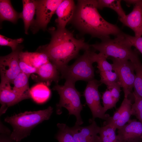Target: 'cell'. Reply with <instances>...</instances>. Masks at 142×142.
Listing matches in <instances>:
<instances>
[{"instance_id": "6da1fadb", "label": "cell", "mask_w": 142, "mask_h": 142, "mask_svg": "<svg viewBox=\"0 0 142 142\" xmlns=\"http://www.w3.org/2000/svg\"><path fill=\"white\" fill-rule=\"evenodd\" d=\"M97 0H79L69 22L81 34H88L101 40L116 36L122 32L116 25L108 22L100 14Z\"/></svg>"}, {"instance_id": "7a4b0ae2", "label": "cell", "mask_w": 142, "mask_h": 142, "mask_svg": "<svg viewBox=\"0 0 142 142\" xmlns=\"http://www.w3.org/2000/svg\"><path fill=\"white\" fill-rule=\"evenodd\" d=\"M49 31L51 35L49 43L39 46L37 52L46 54L59 72L69 61L77 57L80 50L91 48L84 38H75L73 33L65 28L55 30L52 27Z\"/></svg>"}, {"instance_id": "3957f363", "label": "cell", "mask_w": 142, "mask_h": 142, "mask_svg": "<svg viewBox=\"0 0 142 142\" xmlns=\"http://www.w3.org/2000/svg\"><path fill=\"white\" fill-rule=\"evenodd\" d=\"M53 112V108L50 106L44 110L26 111L6 118L5 121L10 124L13 128L11 138L15 141H20L28 136L36 126L49 119Z\"/></svg>"}, {"instance_id": "277c9868", "label": "cell", "mask_w": 142, "mask_h": 142, "mask_svg": "<svg viewBox=\"0 0 142 142\" xmlns=\"http://www.w3.org/2000/svg\"><path fill=\"white\" fill-rule=\"evenodd\" d=\"M75 83L66 80L63 85L56 84L52 89L56 91L60 96L59 102L56 105L57 113L61 114L62 108H65L69 115H73L76 116L75 125H80L83 123L80 114L83 105L80 101L81 94L75 88Z\"/></svg>"}, {"instance_id": "5b68a950", "label": "cell", "mask_w": 142, "mask_h": 142, "mask_svg": "<svg viewBox=\"0 0 142 142\" xmlns=\"http://www.w3.org/2000/svg\"><path fill=\"white\" fill-rule=\"evenodd\" d=\"M122 32L114 39L110 38L102 40L100 43L91 45L95 51H98L108 58H115L129 60L132 62L139 57L137 52L131 48L132 46L128 43Z\"/></svg>"}, {"instance_id": "8992f818", "label": "cell", "mask_w": 142, "mask_h": 142, "mask_svg": "<svg viewBox=\"0 0 142 142\" xmlns=\"http://www.w3.org/2000/svg\"><path fill=\"white\" fill-rule=\"evenodd\" d=\"M92 47L85 50L84 54L72 65L65 66L60 71V79L74 83L82 80L88 82L94 79V63L93 56L95 51Z\"/></svg>"}, {"instance_id": "52a82bcc", "label": "cell", "mask_w": 142, "mask_h": 142, "mask_svg": "<svg viewBox=\"0 0 142 142\" xmlns=\"http://www.w3.org/2000/svg\"><path fill=\"white\" fill-rule=\"evenodd\" d=\"M108 58L113 62V70L118 75L123 89L124 97H128L134 88L135 77L134 63L129 60L111 57Z\"/></svg>"}, {"instance_id": "ba28073f", "label": "cell", "mask_w": 142, "mask_h": 142, "mask_svg": "<svg viewBox=\"0 0 142 142\" xmlns=\"http://www.w3.org/2000/svg\"><path fill=\"white\" fill-rule=\"evenodd\" d=\"M63 0H36V18L31 25L32 31L33 33H35L40 29L43 31L46 30L52 16Z\"/></svg>"}, {"instance_id": "9c48e42d", "label": "cell", "mask_w": 142, "mask_h": 142, "mask_svg": "<svg viewBox=\"0 0 142 142\" xmlns=\"http://www.w3.org/2000/svg\"><path fill=\"white\" fill-rule=\"evenodd\" d=\"M101 84L100 81L94 79L88 82L84 92L86 103L92 113V118L91 120H94L95 118H99L106 120L110 116L105 114L100 103L101 95L98 89Z\"/></svg>"}, {"instance_id": "30bf717a", "label": "cell", "mask_w": 142, "mask_h": 142, "mask_svg": "<svg viewBox=\"0 0 142 142\" xmlns=\"http://www.w3.org/2000/svg\"><path fill=\"white\" fill-rule=\"evenodd\" d=\"M23 48L22 46H18L16 50L9 54L0 57L1 80L13 83L14 79L21 72L19 65V57Z\"/></svg>"}, {"instance_id": "8fae6325", "label": "cell", "mask_w": 142, "mask_h": 142, "mask_svg": "<svg viewBox=\"0 0 142 142\" xmlns=\"http://www.w3.org/2000/svg\"><path fill=\"white\" fill-rule=\"evenodd\" d=\"M9 82L1 80L0 84V102L2 105L1 115L4 113L8 108L14 105L21 101L30 98L29 91L24 94L14 91Z\"/></svg>"}, {"instance_id": "7c38bea8", "label": "cell", "mask_w": 142, "mask_h": 142, "mask_svg": "<svg viewBox=\"0 0 142 142\" xmlns=\"http://www.w3.org/2000/svg\"><path fill=\"white\" fill-rule=\"evenodd\" d=\"M117 133V142H139L142 139V124L135 119H130L118 129Z\"/></svg>"}, {"instance_id": "4fadbf2b", "label": "cell", "mask_w": 142, "mask_h": 142, "mask_svg": "<svg viewBox=\"0 0 142 142\" xmlns=\"http://www.w3.org/2000/svg\"><path fill=\"white\" fill-rule=\"evenodd\" d=\"M88 126L75 125L69 127L70 130L77 142H100L99 134L100 127L94 120H90Z\"/></svg>"}, {"instance_id": "5bb4252c", "label": "cell", "mask_w": 142, "mask_h": 142, "mask_svg": "<svg viewBox=\"0 0 142 142\" xmlns=\"http://www.w3.org/2000/svg\"><path fill=\"white\" fill-rule=\"evenodd\" d=\"M119 21L124 26L129 27L134 32L135 36H142V0H139L132 11L123 18H119Z\"/></svg>"}, {"instance_id": "9a60e30c", "label": "cell", "mask_w": 142, "mask_h": 142, "mask_svg": "<svg viewBox=\"0 0 142 142\" xmlns=\"http://www.w3.org/2000/svg\"><path fill=\"white\" fill-rule=\"evenodd\" d=\"M76 5L73 0H63L57 8L55 13L57 18L55 20L57 28H65L67 24L72 18Z\"/></svg>"}, {"instance_id": "2e32d148", "label": "cell", "mask_w": 142, "mask_h": 142, "mask_svg": "<svg viewBox=\"0 0 142 142\" xmlns=\"http://www.w3.org/2000/svg\"><path fill=\"white\" fill-rule=\"evenodd\" d=\"M36 73L40 80L48 86L54 82L56 84L60 78V72L56 66L50 61L40 67Z\"/></svg>"}, {"instance_id": "e0dca14e", "label": "cell", "mask_w": 142, "mask_h": 142, "mask_svg": "<svg viewBox=\"0 0 142 142\" xmlns=\"http://www.w3.org/2000/svg\"><path fill=\"white\" fill-rule=\"evenodd\" d=\"M19 60L28 65L37 69L43 65L50 61L46 54L38 52H31L22 51L20 54Z\"/></svg>"}, {"instance_id": "ac0fdd59", "label": "cell", "mask_w": 142, "mask_h": 142, "mask_svg": "<svg viewBox=\"0 0 142 142\" xmlns=\"http://www.w3.org/2000/svg\"><path fill=\"white\" fill-rule=\"evenodd\" d=\"M23 9L20 13L19 18L23 19L25 33L28 34V31L34 21V17L36 10V1L23 0Z\"/></svg>"}, {"instance_id": "d6986e66", "label": "cell", "mask_w": 142, "mask_h": 142, "mask_svg": "<svg viewBox=\"0 0 142 142\" xmlns=\"http://www.w3.org/2000/svg\"><path fill=\"white\" fill-rule=\"evenodd\" d=\"M48 86L42 82L33 86L29 91L30 98L38 103L45 102L50 95V91Z\"/></svg>"}, {"instance_id": "ffe728a7", "label": "cell", "mask_w": 142, "mask_h": 142, "mask_svg": "<svg viewBox=\"0 0 142 142\" xmlns=\"http://www.w3.org/2000/svg\"><path fill=\"white\" fill-rule=\"evenodd\" d=\"M20 14L12 7L10 0H0V22L4 21L16 23L19 18Z\"/></svg>"}, {"instance_id": "44dd1931", "label": "cell", "mask_w": 142, "mask_h": 142, "mask_svg": "<svg viewBox=\"0 0 142 142\" xmlns=\"http://www.w3.org/2000/svg\"><path fill=\"white\" fill-rule=\"evenodd\" d=\"M131 100L128 97H124L120 106L121 109L119 119L112 126L116 130L122 127L130 119L132 115Z\"/></svg>"}, {"instance_id": "7402d4cb", "label": "cell", "mask_w": 142, "mask_h": 142, "mask_svg": "<svg viewBox=\"0 0 142 142\" xmlns=\"http://www.w3.org/2000/svg\"><path fill=\"white\" fill-rule=\"evenodd\" d=\"M29 76L21 72L14 79L13 90L21 94H24L29 91Z\"/></svg>"}, {"instance_id": "603a6c76", "label": "cell", "mask_w": 142, "mask_h": 142, "mask_svg": "<svg viewBox=\"0 0 142 142\" xmlns=\"http://www.w3.org/2000/svg\"><path fill=\"white\" fill-rule=\"evenodd\" d=\"M132 62L135 65L136 73L133 94L142 98V64L139 57Z\"/></svg>"}, {"instance_id": "cb8c5ba5", "label": "cell", "mask_w": 142, "mask_h": 142, "mask_svg": "<svg viewBox=\"0 0 142 142\" xmlns=\"http://www.w3.org/2000/svg\"><path fill=\"white\" fill-rule=\"evenodd\" d=\"M121 1L120 0H97V8L100 10L105 7L110 8L116 13L119 18H123L126 14L121 6Z\"/></svg>"}, {"instance_id": "d4e9b609", "label": "cell", "mask_w": 142, "mask_h": 142, "mask_svg": "<svg viewBox=\"0 0 142 142\" xmlns=\"http://www.w3.org/2000/svg\"><path fill=\"white\" fill-rule=\"evenodd\" d=\"M116 130L108 124L100 127L99 133L100 142H117Z\"/></svg>"}, {"instance_id": "484cf974", "label": "cell", "mask_w": 142, "mask_h": 142, "mask_svg": "<svg viewBox=\"0 0 142 142\" xmlns=\"http://www.w3.org/2000/svg\"><path fill=\"white\" fill-rule=\"evenodd\" d=\"M59 128L56 138L59 142H77L69 129V127L66 124L58 123Z\"/></svg>"}, {"instance_id": "4316f807", "label": "cell", "mask_w": 142, "mask_h": 142, "mask_svg": "<svg viewBox=\"0 0 142 142\" xmlns=\"http://www.w3.org/2000/svg\"><path fill=\"white\" fill-rule=\"evenodd\" d=\"M93 58L94 62L97 64V67L99 73L113 70L112 64L107 61V58L103 54L100 53L97 54L95 52Z\"/></svg>"}, {"instance_id": "83f0119b", "label": "cell", "mask_w": 142, "mask_h": 142, "mask_svg": "<svg viewBox=\"0 0 142 142\" xmlns=\"http://www.w3.org/2000/svg\"><path fill=\"white\" fill-rule=\"evenodd\" d=\"M101 83L104 84L108 87L118 82L119 80L117 74L112 71H108L99 73Z\"/></svg>"}, {"instance_id": "f1b7e54d", "label": "cell", "mask_w": 142, "mask_h": 142, "mask_svg": "<svg viewBox=\"0 0 142 142\" xmlns=\"http://www.w3.org/2000/svg\"><path fill=\"white\" fill-rule=\"evenodd\" d=\"M23 40L24 39L22 38L13 39L1 34L0 35V45L9 47L11 48L12 51L16 50L19 44L22 43Z\"/></svg>"}, {"instance_id": "f546056e", "label": "cell", "mask_w": 142, "mask_h": 142, "mask_svg": "<svg viewBox=\"0 0 142 142\" xmlns=\"http://www.w3.org/2000/svg\"><path fill=\"white\" fill-rule=\"evenodd\" d=\"M103 107L105 112L116 106L117 103L113 98L110 91L108 89L103 93L102 97Z\"/></svg>"}, {"instance_id": "4dcf8cb0", "label": "cell", "mask_w": 142, "mask_h": 142, "mask_svg": "<svg viewBox=\"0 0 142 142\" xmlns=\"http://www.w3.org/2000/svg\"><path fill=\"white\" fill-rule=\"evenodd\" d=\"M134 102L132 104V115L136 116L142 124V98L133 95Z\"/></svg>"}, {"instance_id": "1f68e13d", "label": "cell", "mask_w": 142, "mask_h": 142, "mask_svg": "<svg viewBox=\"0 0 142 142\" xmlns=\"http://www.w3.org/2000/svg\"><path fill=\"white\" fill-rule=\"evenodd\" d=\"M124 36L128 43L134 47L142 54V37H136L124 33Z\"/></svg>"}, {"instance_id": "d6a6232c", "label": "cell", "mask_w": 142, "mask_h": 142, "mask_svg": "<svg viewBox=\"0 0 142 142\" xmlns=\"http://www.w3.org/2000/svg\"><path fill=\"white\" fill-rule=\"evenodd\" d=\"M121 87L119 82L107 87V89L110 91L113 98L116 103L119 100Z\"/></svg>"}, {"instance_id": "836d02e7", "label": "cell", "mask_w": 142, "mask_h": 142, "mask_svg": "<svg viewBox=\"0 0 142 142\" xmlns=\"http://www.w3.org/2000/svg\"><path fill=\"white\" fill-rule=\"evenodd\" d=\"M19 65L21 71L29 76L32 74L36 73L37 70V68L28 65L24 62L19 60Z\"/></svg>"}, {"instance_id": "e575fe53", "label": "cell", "mask_w": 142, "mask_h": 142, "mask_svg": "<svg viewBox=\"0 0 142 142\" xmlns=\"http://www.w3.org/2000/svg\"><path fill=\"white\" fill-rule=\"evenodd\" d=\"M4 135L3 134L1 135L0 142H14L15 141L12 139L10 135L9 136H8Z\"/></svg>"}, {"instance_id": "d590c367", "label": "cell", "mask_w": 142, "mask_h": 142, "mask_svg": "<svg viewBox=\"0 0 142 142\" xmlns=\"http://www.w3.org/2000/svg\"><path fill=\"white\" fill-rule=\"evenodd\" d=\"M138 1L139 0H124V1H125L127 4L130 5L132 4H135L138 2Z\"/></svg>"}]
</instances>
